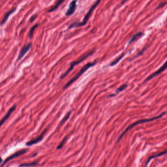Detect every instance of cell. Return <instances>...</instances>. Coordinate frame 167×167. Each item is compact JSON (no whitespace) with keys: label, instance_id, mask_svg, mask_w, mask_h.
<instances>
[{"label":"cell","instance_id":"obj_1","mask_svg":"<svg viewBox=\"0 0 167 167\" xmlns=\"http://www.w3.org/2000/svg\"><path fill=\"white\" fill-rule=\"evenodd\" d=\"M165 114V112H164V113H162L161 114H160V115L158 116H156V117H153V118H149V119H141V120H139L138 121H136L134 122L133 123L131 124V125H130L125 130V131L122 133L121 134V135L120 136V137H119L118 139V142L120 141V140L122 138V137L124 136V135H125V134L129 130L131 129L132 128H133V127H134L135 126H136L137 125H138L139 124H141V123H146V122H150V121H154L155 120H157V119H158L160 118H161L163 115H164Z\"/></svg>","mask_w":167,"mask_h":167},{"label":"cell","instance_id":"obj_2","mask_svg":"<svg viewBox=\"0 0 167 167\" xmlns=\"http://www.w3.org/2000/svg\"><path fill=\"white\" fill-rule=\"evenodd\" d=\"M100 2V0H97V1H96L91 7V8L90 9V10H89V11L88 12V13L86 14V15H85L83 20L82 22H75L73 24H72L69 27L68 29H71L72 28H74V27H81V26H83L85 25L87 22L88 21L90 16H91V14L92 13V12L93 11L94 9L96 7V6L99 4V3Z\"/></svg>","mask_w":167,"mask_h":167},{"label":"cell","instance_id":"obj_3","mask_svg":"<svg viewBox=\"0 0 167 167\" xmlns=\"http://www.w3.org/2000/svg\"><path fill=\"white\" fill-rule=\"evenodd\" d=\"M96 64V62H93V63H89L87 64L86 65H85L82 68V69L80 71V72L76 75V76H75L73 78H72L68 82H67V83L64 87V89H66V88H68L70 85H71L73 82H74L78 78H79V77L81 76L83 73H84L87 70H88L91 67H92L94 65H95Z\"/></svg>","mask_w":167,"mask_h":167},{"label":"cell","instance_id":"obj_4","mask_svg":"<svg viewBox=\"0 0 167 167\" xmlns=\"http://www.w3.org/2000/svg\"><path fill=\"white\" fill-rule=\"evenodd\" d=\"M94 53V51H92V52H91L90 53H88V54H87L86 55H84L83 56H82L81 57H80L79 59H78V60H77L76 61H74V62H71V64H70V67H69V68H68V69L64 73V74H63L62 76H61V77H60V78H62V79H63V78H64L65 77H66V76H67L71 71H72V70L73 69V68H74V67L75 66V65H77V64H79L80 63H81V62H82L85 59H86L87 57H89L90 56H91V55H92L93 53Z\"/></svg>","mask_w":167,"mask_h":167},{"label":"cell","instance_id":"obj_5","mask_svg":"<svg viewBox=\"0 0 167 167\" xmlns=\"http://www.w3.org/2000/svg\"><path fill=\"white\" fill-rule=\"evenodd\" d=\"M167 68V61L159 69H158L156 71H155V72H154L153 73H152L149 76H148L144 81V82H146L150 80H151L153 78H154V77L156 76L160 75L161 73H162L163 71H164Z\"/></svg>","mask_w":167,"mask_h":167},{"label":"cell","instance_id":"obj_6","mask_svg":"<svg viewBox=\"0 0 167 167\" xmlns=\"http://www.w3.org/2000/svg\"><path fill=\"white\" fill-rule=\"evenodd\" d=\"M28 150H27V149H24V150H20V151H19L18 152H16L15 153H14V154H12L11 156H9L8 158H7L6 159V160H5V161L4 162V163L3 165H4L5 163H6L7 162L10 161L11 160H12L14 158H16L22 155H23L25 153H26L27 152H28Z\"/></svg>","mask_w":167,"mask_h":167},{"label":"cell","instance_id":"obj_7","mask_svg":"<svg viewBox=\"0 0 167 167\" xmlns=\"http://www.w3.org/2000/svg\"><path fill=\"white\" fill-rule=\"evenodd\" d=\"M32 44L31 43H28L24 46L20 50L19 54L18 56L17 57V60H19L22 59V58L26 54V53L31 49Z\"/></svg>","mask_w":167,"mask_h":167},{"label":"cell","instance_id":"obj_8","mask_svg":"<svg viewBox=\"0 0 167 167\" xmlns=\"http://www.w3.org/2000/svg\"><path fill=\"white\" fill-rule=\"evenodd\" d=\"M16 108V105H14L13 106H12L7 111V113L5 115V116L0 120V127L7 121V120L9 118L11 114L13 113V112L15 110Z\"/></svg>","mask_w":167,"mask_h":167},{"label":"cell","instance_id":"obj_9","mask_svg":"<svg viewBox=\"0 0 167 167\" xmlns=\"http://www.w3.org/2000/svg\"><path fill=\"white\" fill-rule=\"evenodd\" d=\"M76 7H77L76 0H73V1H71L69 5V7L66 13V16H69L72 15L75 12L76 10Z\"/></svg>","mask_w":167,"mask_h":167},{"label":"cell","instance_id":"obj_10","mask_svg":"<svg viewBox=\"0 0 167 167\" xmlns=\"http://www.w3.org/2000/svg\"><path fill=\"white\" fill-rule=\"evenodd\" d=\"M46 129L43 131V132L39 136H38V137L36 138L35 139H34L33 140H31L30 141L27 142L26 143V146H32L33 145L36 144L38 143L39 142H40L42 140L43 137L44 136L45 133H46Z\"/></svg>","mask_w":167,"mask_h":167},{"label":"cell","instance_id":"obj_11","mask_svg":"<svg viewBox=\"0 0 167 167\" xmlns=\"http://www.w3.org/2000/svg\"><path fill=\"white\" fill-rule=\"evenodd\" d=\"M16 10V8H14L12 9V10H10L9 11L7 12V13L5 15L4 17V18H3V19H2V21L1 22V23H0V25H4V24L5 23V22L7 21V19H8L9 16L11 15V14H12L14 12H15V11Z\"/></svg>","mask_w":167,"mask_h":167},{"label":"cell","instance_id":"obj_12","mask_svg":"<svg viewBox=\"0 0 167 167\" xmlns=\"http://www.w3.org/2000/svg\"><path fill=\"white\" fill-rule=\"evenodd\" d=\"M143 35V33L141 31H139V32H137L133 36V37L131 38V39L129 41V43L131 44L132 43L136 41L138 39H139L140 38H141Z\"/></svg>","mask_w":167,"mask_h":167},{"label":"cell","instance_id":"obj_13","mask_svg":"<svg viewBox=\"0 0 167 167\" xmlns=\"http://www.w3.org/2000/svg\"><path fill=\"white\" fill-rule=\"evenodd\" d=\"M166 154H167V149L166 150L164 151L163 152H160V153H158V154H155V155H153V156H152L150 157L148 159V160H147V162H146V167L147 166V165L148 164L149 162L150 161V160H151V159H152L154 158H156V157H158L164 155Z\"/></svg>","mask_w":167,"mask_h":167},{"label":"cell","instance_id":"obj_14","mask_svg":"<svg viewBox=\"0 0 167 167\" xmlns=\"http://www.w3.org/2000/svg\"><path fill=\"white\" fill-rule=\"evenodd\" d=\"M64 1V0H59V1L57 2V3H56L54 6H53L52 7H51V8L48 11V12H52V11L55 10L56 9L58 8V7L61 5V4H62Z\"/></svg>","mask_w":167,"mask_h":167},{"label":"cell","instance_id":"obj_15","mask_svg":"<svg viewBox=\"0 0 167 167\" xmlns=\"http://www.w3.org/2000/svg\"><path fill=\"white\" fill-rule=\"evenodd\" d=\"M125 56V55L124 54H122L121 55H120V56H119L118 57H117L116 59H115V60L113 61L112 62H111L110 64V66H113L115 65H116L119 61L122 58L124 57V56Z\"/></svg>","mask_w":167,"mask_h":167},{"label":"cell","instance_id":"obj_16","mask_svg":"<svg viewBox=\"0 0 167 167\" xmlns=\"http://www.w3.org/2000/svg\"><path fill=\"white\" fill-rule=\"evenodd\" d=\"M38 164V162H34L33 163H29V164H21L19 166L20 167H32V166H36V165Z\"/></svg>","mask_w":167,"mask_h":167},{"label":"cell","instance_id":"obj_17","mask_svg":"<svg viewBox=\"0 0 167 167\" xmlns=\"http://www.w3.org/2000/svg\"><path fill=\"white\" fill-rule=\"evenodd\" d=\"M39 26V24H36L34 26H33L31 28V30H30V32H29V37L30 38H31L32 37V36H33V32H34V31L35 30V29L36 28H37V27Z\"/></svg>","mask_w":167,"mask_h":167},{"label":"cell","instance_id":"obj_18","mask_svg":"<svg viewBox=\"0 0 167 167\" xmlns=\"http://www.w3.org/2000/svg\"><path fill=\"white\" fill-rule=\"evenodd\" d=\"M70 114H71V112H68V113L65 116V117L63 119L62 121H61V123H60L61 124L64 123V122H65L66 121H67V120H68V119L69 118V116H70Z\"/></svg>","mask_w":167,"mask_h":167},{"label":"cell","instance_id":"obj_19","mask_svg":"<svg viewBox=\"0 0 167 167\" xmlns=\"http://www.w3.org/2000/svg\"><path fill=\"white\" fill-rule=\"evenodd\" d=\"M128 85L127 84H123L121 85L119 88H118L116 90V93H118L119 92H121L122 91H123L124 90H125L127 87Z\"/></svg>","mask_w":167,"mask_h":167},{"label":"cell","instance_id":"obj_20","mask_svg":"<svg viewBox=\"0 0 167 167\" xmlns=\"http://www.w3.org/2000/svg\"><path fill=\"white\" fill-rule=\"evenodd\" d=\"M67 137H65V138L63 139V140L62 141V142L60 143V144L58 146V147H57V149H61V148L63 147V146H64V145L65 144L66 141H67Z\"/></svg>","mask_w":167,"mask_h":167},{"label":"cell","instance_id":"obj_21","mask_svg":"<svg viewBox=\"0 0 167 167\" xmlns=\"http://www.w3.org/2000/svg\"><path fill=\"white\" fill-rule=\"evenodd\" d=\"M37 14H34V15L32 16L30 18V22H33L34 21V20L37 18Z\"/></svg>","mask_w":167,"mask_h":167},{"label":"cell","instance_id":"obj_22","mask_svg":"<svg viewBox=\"0 0 167 167\" xmlns=\"http://www.w3.org/2000/svg\"><path fill=\"white\" fill-rule=\"evenodd\" d=\"M2 159H1V158H0V164L2 163Z\"/></svg>","mask_w":167,"mask_h":167},{"label":"cell","instance_id":"obj_23","mask_svg":"<svg viewBox=\"0 0 167 167\" xmlns=\"http://www.w3.org/2000/svg\"></svg>","mask_w":167,"mask_h":167}]
</instances>
